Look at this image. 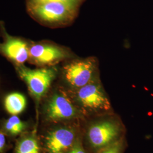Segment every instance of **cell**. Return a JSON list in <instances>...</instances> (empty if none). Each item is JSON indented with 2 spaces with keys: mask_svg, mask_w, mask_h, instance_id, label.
Returning <instances> with one entry per match:
<instances>
[{
  "mask_svg": "<svg viewBox=\"0 0 153 153\" xmlns=\"http://www.w3.org/2000/svg\"><path fill=\"white\" fill-rule=\"evenodd\" d=\"M28 12L35 18L48 25H65L71 22L76 13L58 0H27Z\"/></svg>",
  "mask_w": 153,
  "mask_h": 153,
  "instance_id": "1",
  "label": "cell"
},
{
  "mask_svg": "<svg viewBox=\"0 0 153 153\" xmlns=\"http://www.w3.org/2000/svg\"><path fill=\"white\" fill-rule=\"evenodd\" d=\"M75 98L80 108L88 112H103L111 108V103L98 77L86 85L76 89Z\"/></svg>",
  "mask_w": 153,
  "mask_h": 153,
  "instance_id": "2",
  "label": "cell"
},
{
  "mask_svg": "<svg viewBox=\"0 0 153 153\" xmlns=\"http://www.w3.org/2000/svg\"><path fill=\"white\" fill-rule=\"evenodd\" d=\"M98 61L95 57L72 61L64 67L66 81L75 90L82 88L98 77Z\"/></svg>",
  "mask_w": 153,
  "mask_h": 153,
  "instance_id": "3",
  "label": "cell"
},
{
  "mask_svg": "<svg viewBox=\"0 0 153 153\" xmlns=\"http://www.w3.org/2000/svg\"><path fill=\"white\" fill-rule=\"evenodd\" d=\"M18 71L20 76L27 83L29 90L37 100L47 92L56 75V69L54 68L30 69L19 66Z\"/></svg>",
  "mask_w": 153,
  "mask_h": 153,
  "instance_id": "4",
  "label": "cell"
},
{
  "mask_svg": "<svg viewBox=\"0 0 153 153\" xmlns=\"http://www.w3.org/2000/svg\"><path fill=\"white\" fill-rule=\"evenodd\" d=\"M78 110L71 99L62 91L54 94L45 107L47 119L52 121L69 120L76 117Z\"/></svg>",
  "mask_w": 153,
  "mask_h": 153,
  "instance_id": "5",
  "label": "cell"
},
{
  "mask_svg": "<svg viewBox=\"0 0 153 153\" xmlns=\"http://www.w3.org/2000/svg\"><path fill=\"white\" fill-rule=\"evenodd\" d=\"M120 132V126L114 121H102L89 128L88 140L93 148L102 149L115 142Z\"/></svg>",
  "mask_w": 153,
  "mask_h": 153,
  "instance_id": "6",
  "label": "cell"
},
{
  "mask_svg": "<svg viewBox=\"0 0 153 153\" xmlns=\"http://www.w3.org/2000/svg\"><path fill=\"white\" fill-rule=\"evenodd\" d=\"M69 56L65 49L52 44H35L29 49V57L40 65L54 64Z\"/></svg>",
  "mask_w": 153,
  "mask_h": 153,
  "instance_id": "7",
  "label": "cell"
},
{
  "mask_svg": "<svg viewBox=\"0 0 153 153\" xmlns=\"http://www.w3.org/2000/svg\"><path fill=\"white\" fill-rule=\"evenodd\" d=\"M75 131L69 128H59L50 131L45 138L48 153H68L75 143Z\"/></svg>",
  "mask_w": 153,
  "mask_h": 153,
  "instance_id": "8",
  "label": "cell"
},
{
  "mask_svg": "<svg viewBox=\"0 0 153 153\" xmlns=\"http://www.w3.org/2000/svg\"><path fill=\"white\" fill-rule=\"evenodd\" d=\"M0 50L18 64H23L29 57V48L26 43L19 39L10 38L0 45Z\"/></svg>",
  "mask_w": 153,
  "mask_h": 153,
  "instance_id": "9",
  "label": "cell"
},
{
  "mask_svg": "<svg viewBox=\"0 0 153 153\" xmlns=\"http://www.w3.org/2000/svg\"><path fill=\"white\" fill-rule=\"evenodd\" d=\"M26 99L19 93L9 94L5 99V107L7 112L12 115H17L22 112L26 106Z\"/></svg>",
  "mask_w": 153,
  "mask_h": 153,
  "instance_id": "10",
  "label": "cell"
},
{
  "mask_svg": "<svg viewBox=\"0 0 153 153\" xmlns=\"http://www.w3.org/2000/svg\"><path fill=\"white\" fill-rule=\"evenodd\" d=\"M16 153H40V148L36 138L28 136L22 139L18 144Z\"/></svg>",
  "mask_w": 153,
  "mask_h": 153,
  "instance_id": "11",
  "label": "cell"
},
{
  "mask_svg": "<svg viewBox=\"0 0 153 153\" xmlns=\"http://www.w3.org/2000/svg\"><path fill=\"white\" fill-rule=\"evenodd\" d=\"M25 126V123L16 115H13L6 121L5 124L6 130L14 136L21 133Z\"/></svg>",
  "mask_w": 153,
  "mask_h": 153,
  "instance_id": "12",
  "label": "cell"
},
{
  "mask_svg": "<svg viewBox=\"0 0 153 153\" xmlns=\"http://www.w3.org/2000/svg\"><path fill=\"white\" fill-rule=\"evenodd\" d=\"M122 143L117 141L104 148L99 153H121Z\"/></svg>",
  "mask_w": 153,
  "mask_h": 153,
  "instance_id": "13",
  "label": "cell"
},
{
  "mask_svg": "<svg viewBox=\"0 0 153 153\" xmlns=\"http://www.w3.org/2000/svg\"><path fill=\"white\" fill-rule=\"evenodd\" d=\"M61 2L65 4L68 7H69L71 10L77 13L78 9L80 5V4L76 0H58Z\"/></svg>",
  "mask_w": 153,
  "mask_h": 153,
  "instance_id": "14",
  "label": "cell"
},
{
  "mask_svg": "<svg viewBox=\"0 0 153 153\" xmlns=\"http://www.w3.org/2000/svg\"><path fill=\"white\" fill-rule=\"evenodd\" d=\"M67 153H86L82 145L79 142H76L73 146Z\"/></svg>",
  "mask_w": 153,
  "mask_h": 153,
  "instance_id": "15",
  "label": "cell"
},
{
  "mask_svg": "<svg viewBox=\"0 0 153 153\" xmlns=\"http://www.w3.org/2000/svg\"><path fill=\"white\" fill-rule=\"evenodd\" d=\"M6 143L5 136L4 133L0 132V152L3 150Z\"/></svg>",
  "mask_w": 153,
  "mask_h": 153,
  "instance_id": "16",
  "label": "cell"
},
{
  "mask_svg": "<svg viewBox=\"0 0 153 153\" xmlns=\"http://www.w3.org/2000/svg\"><path fill=\"white\" fill-rule=\"evenodd\" d=\"M76 1H77L80 4H81L82 3V2L83 1V0H76Z\"/></svg>",
  "mask_w": 153,
  "mask_h": 153,
  "instance_id": "17",
  "label": "cell"
}]
</instances>
